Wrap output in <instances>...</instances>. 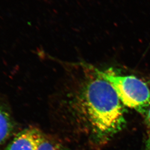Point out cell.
Wrapping results in <instances>:
<instances>
[{
  "instance_id": "1",
  "label": "cell",
  "mask_w": 150,
  "mask_h": 150,
  "mask_svg": "<svg viewBox=\"0 0 150 150\" xmlns=\"http://www.w3.org/2000/svg\"><path fill=\"white\" fill-rule=\"evenodd\" d=\"M76 120L97 143L107 142L122 130L125 120L121 103L99 70L86 67L70 98Z\"/></svg>"
},
{
  "instance_id": "5",
  "label": "cell",
  "mask_w": 150,
  "mask_h": 150,
  "mask_svg": "<svg viewBox=\"0 0 150 150\" xmlns=\"http://www.w3.org/2000/svg\"><path fill=\"white\" fill-rule=\"evenodd\" d=\"M37 150H70L43 134Z\"/></svg>"
},
{
  "instance_id": "2",
  "label": "cell",
  "mask_w": 150,
  "mask_h": 150,
  "mask_svg": "<svg viewBox=\"0 0 150 150\" xmlns=\"http://www.w3.org/2000/svg\"><path fill=\"white\" fill-rule=\"evenodd\" d=\"M99 71L124 105L139 112L150 103V88L142 79L134 76H120L111 72Z\"/></svg>"
},
{
  "instance_id": "7",
  "label": "cell",
  "mask_w": 150,
  "mask_h": 150,
  "mask_svg": "<svg viewBox=\"0 0 150 150\" xmlns=\"http://www.w3.org/2000/svg\"><path fill=\"white\" fill-rule=\"evenodd\" d=\"M145 150H150V130L148 133L147 138L146 139Z\"/></svg>"
},
{
  "instance_id": "3",
  "label": "cell",
  "mask_w": 150,
  "mask_h": 150,
  "mask_svg": "<svg viewBox=\"0 0 150 150\" xmlns=\"http://www.w3.org/2000/svg\"><path fill=\"white\" fill-rule=\"evenodd\" d=\"M43 133L35 127H29L21 132L4 150H37Z\"/></svg>"
},
{
  "instance_id": "6",
  "label": "cell",
  "mask_w": 150,
  "mask_h": 150,
  "mask_svg": "<svg viewBox=\"0 0 150 150\" xmlns=\"http://www.w3.org/2000/svg\"><path fill=\"white\" fill-rule=\"evenodd\" d=\"M139 112L143 116L146 124L150 129V102L140 109Z\"/></svg>"
},
{
  "instance_id": "4",
  "label": "cell",
  "mask_w": 150,
  "mask_h": 150,
  "mask_svg": "<svg viewBox=\"0 0 150 150\" xmlns=\"http://www.w3.org/2000/svg\"><path fill=\"white\" fill-rule=\"evenodd\" d=\"M13 118L6 107L0 103V147L4 144L13 132Z\"/></svg>"
}]
</instances>
